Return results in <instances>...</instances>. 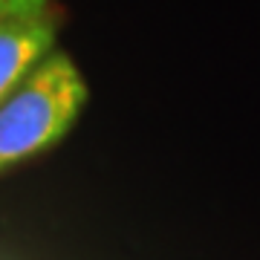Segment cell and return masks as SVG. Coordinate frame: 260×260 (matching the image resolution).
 Here are the masks:
<instances>
[{
  "instance_id": "cell-1",
  "label": "cell",
  "mask_w": 260,
  "mask_h": 260,
  "mask_svg": "<svg viewBox=\"0 0 260 260\" xmlns=\"http://www.w3.org/2000/svg\"><path fill=\"white\" fill-rule=\"evenodd\" d=\"M87 104V81L75 61L52 49L0 102V174L44 153L70 133Z\"/></svg>"
},
{
  "instance_id": "cell-2",
  "label": "cell",
  "mask_w": 260,
  "mask_h": 260,
  "mask_svg": "<svg viewBox=\"0 0 260 260\" xmlns=\"http://www.w3.org/2000/svg\"><path fill=\"white\" fill-rule=\"evenodd\" d=\"M58 23L49 12L0 20V102L55 49Z\"/></svg>"
},
{
  "instance_id": "cell-3",
  "label": "cell",
  "mask_w": 260,
  "mask_h": 260,
  "mask_svg": "<svg viewBox=\"0 0 260 260\" xmlns=\"http://www.w3.org/2000/svg\"><path fill=\"white\" fill-rule=\"evenodd\" d=\"M49 0H0V20L6 18H26L47 12Z\"/></svg>"
}]
</instances>
